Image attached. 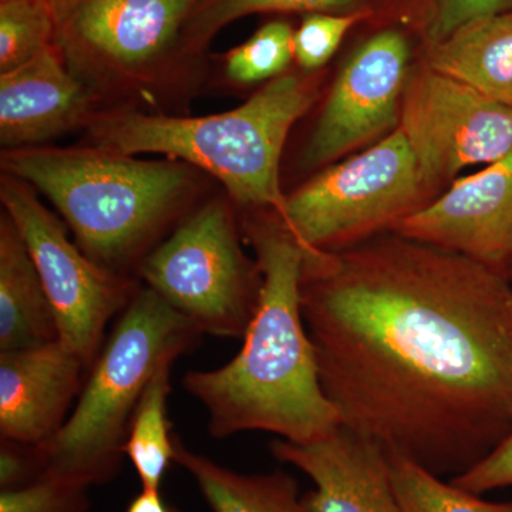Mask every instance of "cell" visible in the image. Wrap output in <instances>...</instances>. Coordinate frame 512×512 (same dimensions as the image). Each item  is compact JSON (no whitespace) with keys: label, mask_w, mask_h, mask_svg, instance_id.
Returning <instances> with one entry per match:
<instances>
[{"label":"cell","mask_w":512,"mask_h":512,"mask_svg":"<svg viewBox=\"0 0 512 512\" xmlns=\"http://www.w3.org/2000/svg\"><path fill=\"white\" fill-rule=\"evenodd\" d=\"M400 121L427 188L512 151V107L430 67L406 83Z\"/></svg>","instance_id":"9"},{"label":"cell","mask_w":512,"mask_h":512,"mask_svg":"<svg viewBox=\"0 0 512 512\" xmlns=\"http://www.w3.org/2000/svg\"><path fill=\"white\" fill-rule=\"evenodd\" d=\"M403 237L512 271V151L396 225Z\"/></svg>","instance_id":"12"},{"label":"cell","mask_w":512,"mask_h":512,"mask_svg":"<svg viewBox=\"0 0 512 512\" xmlns=\"http://www.w3.org/2000/svg\"><path fill=\"white\" fill-rule=\"evenodd\" d=\"M293 57V30L288 23L262 26L244 45L225 57V70L234 83L252 84L282 76Z\"/></svg>","instance_id":"23"},{"label":"cell","mask_w":512,"mask_h":512,"mask_svg":"<svg viewBox=\"0 0 512 512\" xmlns=\"http://www.w3.org/2000/svg\"><path fill=\"white\" fill-rule=\"evenodd\" d=\"M427 185L409 141L396 128L352 160L329 168L286 197L278 215L305 261L343 251L394 229L423 208Z\"/></svg>","instance_id":"6"},{"label":"cell","mask_w":512,"mask_h":512,"mask_svg":"<svg viewBox=\"0 0 512 512\" xmlns=\"http://www.w3.org/2000/svg\"><path fill=\"white\" fill-rule=\"evenodd\" d=\"M201 336L158 293L141 288L104 340L63 429L40 446L47 474L89 487L116 478L128 426L147 384L164 360L190 352Z\"/></svg>","instance_id":"5"},{"label":"cell","mask_w":512,"mask_h":512,"mask_svg":"<svg viewBox=\"0 0 512 512\" xmlns=\"http://www.w3.org/2000/svg\"><path fill=\"white\" fill-rule=\"evenodd\" d=\"M301 302L342 426L450 480L511 433L503 272L394 232L306 264Z\"/></svg>","instance_id":"1"},{"label":"cell","mask_w":512,"mask_h":512,"mask_svg":"<svg viewBox=\"0 0 512 512\" xmlns=\"http://www.w3.org/2000/svg\"><path fill=\"white\" fill-rule=\"evenodd\" d=\"M126 512H181L175 505L168 503L160 490H141V493L131 500Z\"/></svg>","instance_id":"29"},{"label":"cell","mask_w":512,"mask_h":512,"mask_svg":"<svg viewBox=\"0 0 512 512\" xmlns=\"http://www.w3.org/2000/svg\"><path fill=\"white\" fill-rule=\"evenodd\" d=\"M77 2H79V0H49L53 12H55L57 23H59V28L69 19V16L72 15Z\"/></svg>","instance_id":"30"},{"label":"cell","mask_w":512,"mask_h":512,"mask_svg":"<svg viewBox=\"0 0 512 512\" xmlns=\"http://www.w3.org/2000/svg\"><path fill=\"white\" fill-rule=\"evenodd\" d=\"M177 359H167L147 384L128 426L126 456L136 468L143 490H160L175 457V434L168 420L171 369Z\"/></svg>","instance_id":"19"},{"label":"cell","mask_w":512,"mask_h":512,"mask_svg":"<svg viewBox=\"0 0 512 512\" xmlns=\"http://www.w3.org/2000/svg\"><path fill=\"white\" fill-rule=\"evenodd\" d=\"M429 66L512 107V10L471 20L434 43Z\"/></svg>","instance_id":"17"},{"label":"cell","mask_w":512,"mask_h":512,"mask_svg":"<svg viewBox=\"0 0 512 512\" xmlns=\"http://www.w3.org/2000/svg\"><path fill=\"white\" fill-rule=\"evenodd\" d=\"M137 274L202 335L244 338L261 293L258 264L242 252L237 224L224 202L212 201L181 222Z\"/></svg>","instance_id":"7"},{"label":"cell","mask_w":512,"mask_h":512,"mask_svg":"<svg viewBox=\"0 0 512 512\" xmlns=\"http://www.w3.org/2000/svg\"><path fill=\"white\" fill-rule=\"evenodd\" d=\"M0 2H8V0H0Z\"/></svg>","instance_id":"31"},{"label":"cell","mask_w":512,"mask_h":512,"mask_svg":"<svg viewBox=\"0 0 512 512\" xmlns=\"http://www.w3.org/2000/svg\"><path fill=\"white\" fill-rule=\"evenodd\" d=\"M407 62L409 46L400 33L367 40L333 84L303 163H330L389 130L402 110Z\"/></svg>","instance_id":"11"},{"label":"cell","mask_w":512,"mask_h":512,"mask_svg":"<svg viewBox=\"0 0 512 512\" xmlns=\"http://www.w3.org/2000/svg\"><path fill=\"white\" fill-rule=\"evenodd\" d=\"M89 373L59 339L0 352V439L45 446L70 416Z\"/></svg>","instance_id":"14"},{"label":"cell","mask_w":512,"mask_h":512,"mask_svg":"<svg viewBox=\"0 0 512 512\" xmlns=\"http://www.w3.org/2000/svg\"><path fill=\"white\" fill-rule=\"evenodd\" d=\"M0 198L25 242L59 329V340L90 370L99 356L110 320L130 305L140 286L126 274L104 268L67 237L29 184L2 178Z\"/></svg>","instance_id":"8"},{"label":"cell","mask_w":512,"mask_h":512,"mask_svg":"<svg viewBox=\"0 0 512 512\" xmlns=\"http://www.w3.org/2000/svg\"><path fill=\"white\" fill-rule=\"evenodd\" d=\"M276 460L311 478L302 495L311 512H403L394 493L389 454L375 440L340 426L312 443H271Z\"/></svg>","instance_id":"13"},{"label":"cell","mask_w":512,"mask_h":512,"mask_svg":"<svg viewBox=\"0 0 512 512\" xmlns=\"http://www.w3.org/2000/svg\"><path fill=\"white\" fill-rule=\"evenodd\" d=\"M316 97L315 86L285 74L238 109L202 117L119 111L92 119L94 147L128 154H163L214 175L242 205L284 211L279 161L286 138Z\"/></svg>","instance_id":"4"},{"label":"cell","mask_w":512,"mask_h":512,"mask_svg":"<svg viewBox=\"0 0 512 512\" xmlns=\"http://www.w3.org/2000/svg\"><path fill=\"white\" fill-rule=\"evenodd\" d=\"M89 485L46 474L19 490L0 491V512H89Z\"/></svg>","instance_id":"24"},{"label":"cell","mask_w":512,"mask_h":512,"mask_svg":"<svg viewBox=\"0 0 512 512\" xmlns=\"http://www.w3.org/2000/svg\"><path fill=\"white\" fill-rule=\"evenodd\" d=\"M59 30L49 0L0 2V73L29 63L53 45Z\"/></svg>","instance_id":"21"},{"label":"cell","mask_w":512,"mask_h":512,"mask_svg":"<svg viewBox=\"0 0 512 512\" xmlns=\"http://www.w3.org/2000/svg\"><path fill=\"white\" fill-rule=\"evenodd\" d=\"M94 93L50 47L0 73V141L5 150L36 147L89 124Z\"/></svg>","instance_id":"15"},{"label":"cell","mask_w":512,"mask_h":512,"mask_svg":"<svg viewBox=\"0 0 512 512\" xmlns=\"http://www.w3.org/2000/svg\"><path fill=\"white\" fill-rule=\"evenodd\" d=\"M356 0H202L192 12L184 33L190 49L198 50L210 42L218 30L242 16L259 12H316L345 8Z\"/></svg>","instance_id":"22"},{"label":"cell","mask_w":512,"mask_h":512,"mask_svg":"<svg viewBox=\"0 0 512 512\" xmlns=\"http://www.w3.org/2000/svg\"><path fill=\"white\" fill-rule=\"evenodd\" d=\"M202 0H79L60 26L87 86L140 82L156 69Z\"/></svg>","instance_id":"10"},{"label":"cell","mask_w":512,"mask_h":512,"mask_svg":"<svg viewBox=\"0 0 512 512\" xmlns=\"http://www.w3.org/2000/svg\"><path fill=\"white\" fill-rule=\"evenodd\" d=\"M450 483L478 495L512 487V431L477 466L451 478Z\"/></svg>","instance_id":"27"},{"label":"cell","mask_w":512,"mask_h":512,"mask_svg":"<svg viewBox=\"0 0 512 512\" xmlns=\"http://www.w3.org/2000/svg\"><path fill=\"white\" fill-rule=\"evenodd\" d=\"M389 454L394 493L403 512H512V503H491L424 470L399 454Z\"/></svg>","instance_id":"20"},{"label":"cell","mask_w":512,"mask_h":512,"mask_svg":"<svg viewBox=\"0 0 512 512\" xmlns=\"http://www.w3.org/2000/svg\"><path fill=\"white\" fill-rule=\"evenodd\" d=\"M59 339L57 320L35 262L15 224L0 218V352Z\"/></svg>","instance_id":"16"},{"label":"cell","mask_w":512,"mask_h":512,"mask_svg":"<svg viewBox=\"0 0 512 512\" xmlns=\"http://www.w3.org/2000/svg\"><path fill=\"white\" fill-rule=\"evenodd\" d=\"M245 232L262 285L244 345L227 365L188 372L183 387L204 407L215 439L266 431L291 443H312L342 421L320 383L303 320L305 252L276 214L249 221Z\"/></svg>","instance_id":"2"},{"label":"cell","mask_w":512,"mask_h":512,"mask_svg":"<svg viewBox=\"0 0 512 512\" xmlns=\"http://www.w3.org/2000/svg\"><path fill=\"white\" fill-rule=\"evenodd\" d=\"M512 10V0H440L439 13L431 28L434 43L446 39L458 28L485 16Z\"/></svg>","instance_id":"28"},{"label":"cell","mask_w":512,"mask_h":512,"mask_svg":"<svg viewBox=\"0 0 512 512\" xmlns=\"http://www.w3.org/2000/svg\"><path fill=\"white\" fill-rule=\"evenodd\" d=\"M46 474L42 447L0 439V491L28 487Z\"/></svg>","instance_id":"26"},{"label":"cell","mask_w":512,"mask_h":512,"mask_svg":"<svg viewBox=\"0 0 512 512\" xmlns=\"http://www.w3.org/2000/svg\"><path fill=\"white\" fill-rule=\"evenodd\" d=\"M174 463L190 474L212 512H311L285 471L237 473L191 450L177 434Z\"/></svg>","instance_id":"18"},{"label":"cell","mask_w":512,"mask_h":512,"mask_svg":"<svg viewBox=\"0 0 512 512\" xmlns=\"http://www.w3.org/2000/svg\"><path fill=\"white\" fill-rule=\"evenodd\" d=\"M365 16L362 12L346 16L320 13L306 16L301 28L293 33V57L296 62L305 70L319 69L335 55L346 32Z\"/></svg>","instance_id":"25"},{"label":"cell","mask_w":512,"mask_h":512,"mask_svg":"<svg viewBox=\"0 0 512 512\" xmlns=\"http://www.w3.org/2000/svg\"><path fill=\"white\" fill-rule=\"evenodd\" d=\"M2 168L42 192L77 247L119 274L140 265L194 187V173L181 161L137 160L94 146L10 148Z\"/></svg>","instance_id":"3"}]
</instances>
